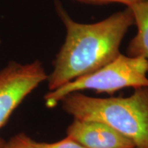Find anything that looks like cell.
Here are the masks:
<instances>
[{"mask_svg":"<svg viewBox=\"0 0 148 148\" xmlns=\"http://www.w3.org/2000/svg\"><path fill=\"white\" fill-rule=\"evenodd\" d=\"M66 136L86 148H135L130 138L96 121L74 119L66 129Z\"/></svg>","mask_w":148,"mask_h":148,"instance_id":"obj_5","label":"cell"},{"mask_svg":"<svg viewBox=\"0 0 148 148\" xmlns=\"http://www.w3.org/2000/svg\"><path fill=\"white\" fill-rule=\"evenodd\" d=\"M77 1L85 3L95 5L108 4V3H123V4L126 5L127 6H130L134 3L145 1V0H77Z\"/></svg>","mask_w":148,"mask_h":148,"instance_id":"obj_9","label":"cell"},{"mask_svg":"<svg viewBox=\"0 0 148 148\" xmlns=\"http://www.w3.org/2000/svg\"><path fill=\"white\" fill-rule=\"evenodd\" d=\"M148 62L141 56L120 54L105 66L79 77L45 96L46 106L52 108L67 94L83 90H94L112 95L124 88L148 87Z\"/></svg>","mask_w":148,"mask_h":148,"instance_id":"obj_3","label":"cell"},{"mask_svg":"<svg viewBox=\"0 0 148 148\" xmlns=\"http://www.w3.org/2000/svg\"><path fill=\"white\" fill-rule=\"evenodd\" d=\"M60 101L74 119L101 122L130 138L135 148H148L147 86L135 88L126 97L95 98L73 92Z\"/></svg>","mask_w":148,"mask_h":148,"instance_id":"obj_2","label":"cell"},{"mask_svg":"<svg viewBox=\"0 0 148 148\" xmlns=\"http://www.w3.org/2000/svg\"><path fill=\"white\" fill-rule=\"evenodd\" d=\"M56 8L66 28L64 44L47 76L48 87L54 90L79 77L105 66L120 54L119 48L130 27L135 25L130 7L95 23L73 21L59 1Z\"/></svg>","mask_w":148,"mask_h":148,"instance_id":"obj_1","label":"cell"},{"mask_svg":"<svg viewBox=\"0 0 148 148\" xmlns=\"http://www.w3.org/2000/svg\"><path fill=\"white\" fill-rule=\"evenodd\" d=\"M29 138L24 133H18L5 142L3 148H28Z\"/></svg>","mask_w":148,"mask_h":148,"instance_id":"obj_8","label":"cell"},{"mask_svg":"<svg viewBox=\"0 0 148 148\" xmlns=\"http://www.w3.org/2000/svg\"><path fill=\"white\" fill-rule=\"evenodd\" d=\"M128 7L134 14L137 33L130 41L126 53L129 56L143 57L148 62V0Z\"/></svg>","mask_w":148,"mask_h":148,"instance_id":"obj_6","label":"cell"},{"mask_svg":"<svg viewBox=\"0 0 148 148\" xmlns=\"http://www.w3.org/2000/svg\"><path fill=\"white\" fill-rule=\"evenodd\" d=\"M48 75L40 61L22 64L11 61L0 71V130L15 109ZM5 142L0 137V148Z\"/></svg>","mask_w":148,"mask_h":148,"instance_id":"obj_4","label":"cell"},{"mask_svg":"<svg viewBox=\"0 0 148 148\" xmlns=\"http://www.w3.org/2000/svg\"><path fill=\"white\" fill-rule=\"evenodd\" d=\"M28 148H86L75 140L66 136L64 139L55 143H40L29 138Z\"/></svg>","mask_w":148,"mask_h":148,"instance_id":"obj_7","label":"cell"}]
</instances>
